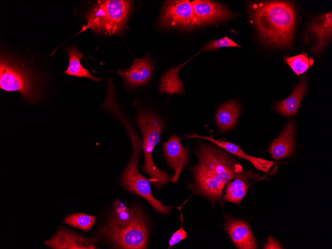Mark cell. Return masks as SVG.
Instances as JSON below:
<instances>
[{"label":"cell","instance_id":"cell-22","mask_svg":"<svg viewBox=\"0 0 332 249\" xmlns=\"http://www.w3.org/2000/svg\"><path fill=\"white\" fill-rule=\"evenodd\" d=\"M95 221L96 217L94 216L77 213L66 217L64 223L82 230L88 231L91 229Z\"/></svg>","mask_w":332,"mask_h":249},{"label":"cell","instance_id":"cell-23","mask_svg":"<svg viewBox=\"0 0 332 249\" xmlns=\"http://www.w3.org/2000/svg\"><path fill=\"white\" fill-rule=\"evenodd\" d=\"M284 61L297 76L306 72L314 63L313 60L304 54L290 57H285Z\"/></svg>","mask_w":332,"mask_h":249},{"label":"cell","instance_id":"cell-16","mask_svg":"<svg viewBox=\"0 0 332 249\" xmlns=\"http://www.w3.org/2000/svg\"><path fill=\"white\" fill-rule=\"evenodd\" d=\"M295 122L290 121L285 126L280 135L271 143L268 151L275 160L289 157L294 148Z\"/></svg>","mask_w":332,"mask_h":249},{"label":"cell","instance_id":"cell-19","mask_svg":"<svg viewBox=\"0 0 332 249\" xmlns=\"http://www.w3.org/2000/svg\"><path fill=\"white\" fill-rule=\"evenodd\" d=\"M67 54L69 57V66L64 74L75 76L79 78H86L93 80L94 82H99L102 79L97 78L92 76L88 70L84 68L80 62L83 58V54L74 46L67 49Z\"/></svg>","mask_w":332,"mask_h":249},{"label":"cell","instance_id":"cell-15","mask_svg":"<svg viewBox=\"0 0 332 249\" xmlns=\"http://www.w3.org/2000/svg\"><path fill=\"white\" fill-rule=\"evenodd\" d=\"M93 241L66 229H60L44 244L55 249H94Z\"/></svg>","mask_w":332,"mask_h":249},{"label":"cell","instance_id":"cell-8","mask_svg":"<svg viewBox=\"0 0 332 249\" xmlns=\"http://www.w3.org/2000/svg\"><path fill=\"white\" fill-rule=\"evenodd\" d=\"M160 23L165 27H176L185 30L197 26L191 2L186 0L166 1L163 8Z\"/></svg>","mask_w":332,"mask_h":249},{"label":"cell","instance_id":"cell-20","mask_svg":"<svg viewBox=\"0 0 332 249\" xmlns=\"http://www.w3.org/2000/svg\"><path fill=\"white\" fill-rule=\"evenodd\" d=\"M186 63L171 69L164 75L159 85L161 92L169 94L184 92V85L178 75L180 69Z\"/></svg>","mask_w":332,"mask_h":249},{"label":"cell","instance_id":"cell-6","mask_svg":"<svg viewBox=\"0 0 332 249\" xmlns=\"http://www.w3.org/2000/svg\"><path fill=\"white\" fill-rule=\"evenodd\" d=\"M126 130L131 140L132 154L121 177L122 184L128 191L145 199L158 212L161 214L169 213L172 207L164 205L162 201L158 200L153 196L149 180L139 171V159L143 142L133 126H128Z\"/></svg>","mask_w":332,"mask_h":249},{"label":"cell","instance_id":"cell-4","mask_svg":"<svg viewBox=\"0 0 332 249\" xmlns=\"http://www.w3.org/2000/svg\"><path fill=\"white\" fill-rule=\"evenodd\" d=\"M135 120L143 135L142 148L145 162L142 168L149 176V181L152 182L156 188L159 189L172 177V175L157 167L152 157L154 148L160 141L164 124L161 118L155 114L140 109H138V114Z\"/></svg>","mask_w":332,"mask_h":249},{"label":"cell","instance_id":"cell-14","mask_svg":"<svg viewBox=\"0 0 332 249\" xmlns=\"http://www.w3.org/2000/svg\"><path fill=\"white\" fill-rule=\"evenodd\" d=\"M152 65L149 58H134L129 69L119 70L118 74L129 86L136 87L147 83L152 75Z\"/></svg>","mask_w":332,"mask_h":249},{"label":"cell","instance_id":"cell-18","mask_svg":"<svg viewBox=\"0 0 332 249\" xmlns=\"http://www.w3.org/2000/svg\"><path fill=\"white\" fill-rule=\"evenodd\" d=\"M241 112V107L235 100H230L223 104L217 110L216 123L221 130L232 129L236 125Z\"/></svg>","mask_w":332,"mask_h":249},{"label":"cell","instance_id":"cell-26","mask_svg":"<svg viewBox=\"0 0 332 249\" xmlns=\"http://www.w3.org/2000/svg\"><path fill=\"white\" fill-rule=\"evenodd\" d=\"M265 249H283L279 242L272 238L270 235L267 238V243L264 246Z\"/></svg>","mask_w":332,"mask_h":249},{"label":"cell","instance_id":"cell-7","mask_svg":"<svg viewBox=\"0 0 332 249\" xmlns=\"http://www.w3.org/2000/svg\"><path fill=\"white\" fill-rule=\"evenodd\" d=\"M35 78L11 59L1 56L0 87L7 91H18L22 98L34 103L40 98Z\"/></svg>","mask_w":332,"mask_h":249},{"label":"cell","instance_id":"cell-1","mask_svg":"<svg viewBox=\"0 0 332 249\" xmlns=\"http://www.w3.org/2000/svg\"><path fill=\"white\" fill-rule=\"evenodd\" d=\"M198 164L192 167L194 183L188 187L195 194L222 204V194L225 186L233 178H240L247 183L260 176L243 169L242 166L225 150L211 143L199 142L196 149Z\"/></svg>","mask_w":332,"mask_h":249},{"label":"cell","instance_id":"cell-2","mask_svg":"<svg viewBox=\"0 0 332 249\" xmlns=\"http://www.w3.org/2000/svg\"><path fill=\"white\" fill-rule=\"evenodd\" d=\"M250 14L264 44L280 47H289L292 44L296 16L290 2L270 1L254 4Z\"/></svg>","mask_w":332,"mask_h":249},{"label":"cell","instance_id":"cell-11","mask_svg":"<svg viewBox=\"0 0 332 249\" xmlns=\"http://www.w3.org/2000/svg\"><path fill=\"white\" fill-rule=\"evenodd\" d=\"M225 217V229L238 249H257V242L248 223L227 215Z\"/></svg>","mask_w":332,"mask_h":249},{"label":"cell","instance_id":"cell-5","mask_svg":"<svg viewBox=\"0 0 332 249\" xmlns=\"http://www.w3.org/2000/svg\"><path fill=\"white\" fill-rule=\"evenodd\" d=\"M131 6L130 0L97 1L86 14L87 24L81 31L90 28L96 32L109 35L121 33L125 27Z\"/></svg>","mask_w":332,"mask_h":249},{"label":"cell","instance_id":"cell-21","mask_svg":"<svg viewBox=\"0 0 332 249\" xmlns=\"http://www.w3.org/2000/svg\"><path fill=\"white\" fill-rule=\"evenodd\" d=\"M226 194L223 196L225 201L239 204L248 191L247 182L240 178H235L226 184Z\"/></svg>","mask_w":332,"mask_h":249},{"label":"cell","instance_id":"cell-9","mask_svg":"<svg viewBox=\"0 0 332 249\" xmlns=\"http://www.w3.org/2000/svg\"><path fill=\"white\" fill-rule=\"evenodd\" d=\"M191 2L197 26L216 23L232 18L234 14L217 2L196 0Z\"/></svg>","mask_w":332,"mask_h":249},{"label":"cell","instance_id":"cell-3","mask_svg":"<svg viewBox=\"0 0 332 249\" xmlns=\"http://www.w3.org/2000/svg\"><path fill=\"white\" fill-rule=\"evenodd\" d=\"M99 233L119 249H147L149 229L141 209L129 208L118 200L110 219L100 228Z\"/></svg>","mask_w":332,"mask_h":249},{"label":"cell","instance_id":"cell-17","mask_svg":"<svg viewBox=\"0 0 332 249\" xmlns=\"http://www.w3.org/2000/svg\"><path fill=\"white\" fill-rule=\"evenodd\" d=\"M306 90L307 81L306 76H304L294 87L291 95L286 99L277 103L274 109L286 117L294 115L298 110Z\"/></svg>","mask_w":332,"mask_h":249},{"label":"cell","instance_id":"cell-24","mask_svg":"<svg viewBox=\"0 0 332 249\" xmlns=\"http://www.w3.org/2000/svg\"><path fill=\"white\" fill-rule=\"evenodd\" d=\"M225 47H240V46L226 36L209 42L201 49L200 52L213 51Z\"/></svg>","mask_w":332,"mask_h":249},{"label":"cell","instance_id":"cell-10","mask_svg":"<svg viewBox=\"0 0 332 249\" xmlns=\"http://www.w3.org/2000/svg\"><path fill=\"white\" fill-rule=\"evenodd\" d=\"M163 147L167 163L175 171L170 180L175 183L178 181L183 168L188 164V151L182 146L181 138L176 135L171 136L166 142L164 143Z\"/></svg>","mask_w":332,"mask_h":249},{"label":"cell","instance_id":"cell-25","mask_svg":"<svg viewBox=\"0 0 332 249\" xmlns=\"http://www.w3.org/2000/svg\"><path fill=\"white\" fill-rule=\"evenodd\" d=\"M179 209V208H178ZM180 222H181V226L180 228L176 231L171 236L169 242V246L168 249H169L173 245L178 243L181 240L187 238V233L183 229V216L181 213V209H180Z\"/></svg>","mask_w":332,"mask_h":249},{"label":"cell","instance_id":"cell-13","mask_svg":"<svg viewBox=\"0 0 332 249\" xmlns=\"http://www.w3.org/2000/svg\"><path fill=\"white\" fill-rule=\"evenodd\" d=\"M307 33L313 36L315 43L312 50L321 52L329 43L332 35V11L319 15L309 24Z\"/></svg>","mask_w":332,"mask_h":249},{"label":"cell","instance_id":"cell-12","mask_svg":"<svg viewBox=\"0 0 332 249\" xmlns=\"http://www.w3.org/2000/svg\"><path fill=\"white\" fill-rule=\"evenodd\" d=\"M186 138H197L208 140L217 146L224 149L225 151L238 157L239 158L249 161L257 170L264 172L268 173L271 167L274 164H277L276 162L248 155L240 148L239 145L228 141L217 140L214 138L212 135L204 136L193 133L187 136Z\"/></svg>","mask_w":332,"mask_h":249}]
</instances>
